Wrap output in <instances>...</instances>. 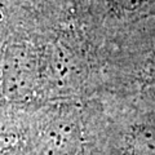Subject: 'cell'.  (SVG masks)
Listing matches in <instances>:
<instances>
[{
	"label": "cell",
	"instance_id": "obj_1",
	"mask_svg": "<svg viewBox=\"0 0 155 155\" xmlns=\"http://www.w3.org/2000/svg\"><path fill=\"white\" fill-rule=\"evenodd\" d=\"M75 136L72 134L69 127L61 125L54 127L48 137V150L51 155H71L74 154Z\"/></svg>",
	"mask_w": 155,
	"mask_h": 155
},
{
	"label": "cell",
	"instance_id": "obj_2",
	"mask_svg": "<svg viewBox=\"0 0 155 155\" xmlns=\"http://www.w3.org/2000/svg\"><path fill=\"white\" fill-rule=\"evenodd\" d=\"M130 146L134 155H155V124L145 125L136 130Z\"/></svg>",
	"mask_w": 155,
	"mask_h": 155
},
{
	"label": "cell",
	"instance_id": "obj_3",
	"mask_svg": "<svg viewBox=\"0 0 155 155\" xmlns=\"http://www.w3.org/2000/svg\"><path fill=\"white\" fill-rule=\"evenodd\" d=\"M115 2H118V3H120L123 7H128L129 4H132L133 7H136V5H140V3L141 2H143V0H115Z\"/></svg>",
	"mask_w": 155,
	"mask_h": 155
}]
</instances>
